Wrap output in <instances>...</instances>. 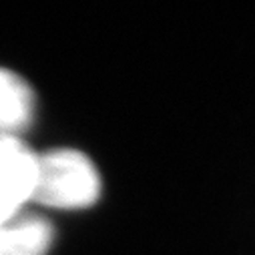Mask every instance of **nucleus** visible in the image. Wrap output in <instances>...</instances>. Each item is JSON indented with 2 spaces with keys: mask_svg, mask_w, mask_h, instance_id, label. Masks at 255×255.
<instances>
[{
  "mask_svg": "<svg viewBox=\"0 0 255 255\" xmlns=\"http://www.w3.org/2000/svg\"><path fill=\"white\" fill-rule=\"evenodd\" d=\"M36 155L20 139L0 141V223L30 201Z\"/></svg>",
  "mask_w": 255,
  "mask_h": 255,
  "instance_id": "obj_2",
  "label": "nucleus"
},
{
  "mask_svg": "<svg viewBox=\"0 0 255 255\" xmlns=\"http://www.w3.org/2000/svg\"><path fill=\"white\" fill-rule=\"evenodd\" d=\"M52 235L44 217L20 211L0 223V255H46Z\"/></svg>",
  "mask_w": 255,
  "mask_h": 255,
  "instance_id": "obj_4",
  "label": "nucleus"
},
{
  "mask_svg": "<svg viewBox=\"0 0 255 255\" xmlns=\"http://www.w3.org/2000/svg\"><path fill=\"white\" fill-rule=\"evenodd\" d=\"M101 195V179L93 161L73 149L36 155L30 201L56 209L91 207Z\"/></svg>",
  "mask_w": 255,
  "mask_h": 255,
  "instance_id": "obj_1",
  "label": "nucleus"
},
{
  "mask_svg": "<svg viewBox=\"0 0 255 255\" xmlns=\"http://www.w3.org/2000/svg\"><path fill=\"white\" fill-rule=\"evenodd\" d=\"M34 117V95L26 81L0 67V141L20 139Z\"/></svg>",
  "mask_w": 255,
  "mask_h": 255,
  "instance_id": "obj_3",
  "label": "nucleus"
}]
</instances>
